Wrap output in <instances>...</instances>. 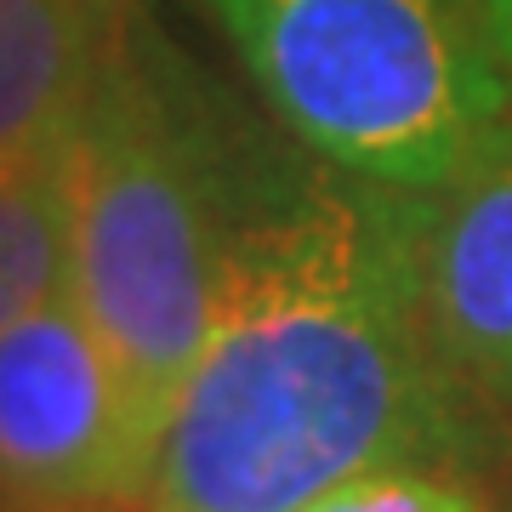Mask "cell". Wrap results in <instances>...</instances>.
<instances>
[{
    "label": "cell",
    "mask_w": 512,
    "mask_h": 512,
    "mask_svg": "<svg viewBox=\"0 0 512 512\" xmlns=\"http://www.w3.org/2000/svg\"><path fill=\"white\" fill-rule=\"evenodd\" d=\"M228 205L154 512H302L342 478L461 456V382L416 279V194L268 165Z\"/></svg>",
    "instance_id": "cell-1"
},
{
    "label": "cell",
    "mask_w": 512,
    "mask_h": 512,
    "mask_svg": "<svg viewBox=\"0 0 512 512\" xmlns=\"http://www.w3.org/2000/svg\"><path fill=\"white\" fill-rule=\"evenodd\" d=\"M69 296L165 439L217 302L228 165L148 74L137 35L69 137Z\"/></svg>",
    "instance_id": "cell-2"
},
{
    "label": "cell",
    "mask_w": 512,
    "mask_h": 512,
    "mask_svg": "<svg viewBox=\"0 0 512 512\" xmlns=\"http://www.w3.org/2000/svg\"><path fill=\"white\" fill-rule=\"evenodd\" d=\"M279 120L336 171L444 183L512 114L484 0H205Z\"/></svg>",
    "instance_id": "cell-3"
},
{
    "label": "cell",
    "mask_w": 512,
    "mask_h": 512,
    "mask_svg": "<svg viewBox=\"0 0 512 512\" xmlns=\"http://www.w3.org/2000/svg\"><path fill=\"white\" fill-rule=\"evenodd\" d=\"M160 439L69 285L0 336V490L35 507H103L154 484Z\"/></svg>",
    "instance_id": "cell-4"
},
{
    "label": "cell",
    "mask_w": 512,
    "mask_h": 512,
    "mask_svg": "<svg viewBox=\"0 0 512 512\" xmlns=\"http://www.w3.org/2000/svg\"><path fill=\"white\" fill-rule=\"evenodd\" d=\"M416 194V279L427 330L461 387L512 404V114Z\"/></svg>",
    "instance_id": "cell-5"
},
{
    "label": "cell",
    "mask_w": 512,
    "mask_h": 512,
    "mask_svg": "<svg viewBox=\"0 0 512 512\" xmlns=\"http://www.w3.org/2000/svg\"><path fill=\"white\" fill-rule=\"evenodd\" d=\"M131 35V0H0V165L69 143Z\"/></svg>",
    "instance_id": "cell-6"
},
{
    "label": "cell",
    "mask_w": 512,
    "mask_h": 512,
    "mask_svg": "<svg viewBox=\"0 0 512 512\" xmlns=\"http://www.w3.org/2000/svg\"><path fill=\"white\" fill-rule=\"evenodd\" d=\"M69 143L0 165V336L69 285Z\"/></svg>",
    "instance_id": "cell-7"
},
{
    "label": "cell",
    "mask_w": 512,
    "mask_h": 512,
    "mask_svg": "<svg viewBox=\"0 0 512 512\" xmlns=\"http://www.w3.org/2000/svg\"><path fill=\"white\" fill-rule=\"evenodd\" d=\"M302 512H484V501L461 478H444L433 467H376L342 478Z\"/></svg>",
    "instance_id": "cell-8"
},
{
    "label": "cell",
    "mask_w": 512,
    "mask_h": 512,
    "mask_svg": "<svg viewBox=\"0 0 512 512\" xmlns=\"http://www.w3.org/2000/svg\"><path fill=\"white\" fill-rule=\"evenodd\" d=\"M484 6H490L495 46H501V57H507V69H512V0H484Z\"/></svg>",
    "instance_id": "cell-9"
}]
</instances>
